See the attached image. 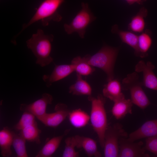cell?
I'll return each mask as SVG.
<instances>
[{"instance_id": "cell-1", "label": "cell", "mask_w": 157, "mask_h": 157, "mask_svg": "<svg viewBox=\"0 0 157 157\" xmlns=\"http://www.w3.org/2000/svg\"><path fill=\"white\" fill-rule=\"evenodd\" d=\"M53 39L52 34H46L43 30L38 29L37 32L26 41L27 47L31 50L36 58V63L42 67L53 61L50 54Z\"/></svg>"}, {"instance_id": "cell-2", "label": "cell", "mask_w": 157, "mask_h": 157, "mask_svg": "<svg viewBox=\"0 0 157 157\" xmlns=\"http://www.w3.org/2000/svg\"><path fill=\"white\" fill-rule=\"evenodd\" d=\"M104 97L99 94L96 97L92 95L88 97V100L91 104L90 120L93 128L98 136L100 145L103 148L105 133L108 126L104 106L106 99Z\"/></svg>"}, {"instance_id": "cell-3", "label": "cell", "mask_w": 157, "mask_h": 157, "mask_svg": "<svg viewBox=\"0 0 157 157\" xmlns=\"http://www.w3.org/2000/svg\"><path fill=\"white\" fill-rule=\"evenodd\" d=\"M119 50L117 48L104 45L93 56L87 55L85 57L90 65L105 73L108 82L114 79V65Z\"/></svg>"}, {"instance_id": "cell-4", "label": "cell", "mask_w": 157, "mask_h": 157, "mask_svg": "<svg viewBox=\"0 0 157 157\" xmlns=\"http://www.w3.org/2000/svg\"><path fill=\"white\" fill-rule=\"evenodd\" d=\"M65 0H44L29 21L22 26L21 31L17 34L18 36L25 29L33 24L41 21L44 26H47L51 21L59 22L62 18L58 10Z\"/></svg>"}, {"instance_id": "cell-5", "label": "cell", "mask_w": 157, "mask_h": 157, "mask_svg": "<svg viewBox=\"0 0 157 157\" xmlns=\"http://www.w3.org/2000/svg\"><path fill=\"white\" fill-rule=\"evenodd\" d=\"M143 86L142 81H140L139 76L135 72L128 74L122 80V89L129 90L133 104L143 110L150 102L142 88Z\"/></svg>"}, {"instance_id": "cell-6", "label": "cell", "mask_w": 157, "mask_h": 157, "mask_svg": "<svg viewBox=\"0 0 157 157\" xmlns=\"http://www.w3.org/2000/svg\"><path fill=\"white\" fill-rule=\"evenodd\" d=\"M122 125L117 123L108 126L104 137V154L105 157H118L119 141L122 138H128Z\"/></svg>"}, {"instance_id": "cell-7", "label": "cell", "mask_w": 157, "mask_h": 157, "mask_svg": "<svg viewBox=\"0 0 157 157\" xmlns=\"http://www.w3.org/2000/svg\"><path fill=\"white\" fill-rule=\"evenodd\" d=\"M88 3H82L81 8L69 24H65V31L69 35L76 32L81 38H83L86 29L96 19Z\"/></svg>"}, {"instance_id": "cell-8", "label": "cell", "mask_w": 157, "mask_h": 157, "mask_svg": "<svg viewBox=\"0 0 157 157\" xmlns=\"http://www.w3.org/2000/svg\"><path fill=\"white\" fill-rule=\"evenodd\" d=\"M127 138H122L119 141V157H148L150 155L145 153L146 150L142 147L143 143L140 141L135 142Z\"/></svg>"}, {"instance_id": "cell-9", "label": "cell", "mask_w": 157, "mask_h": 157, "mask_svg": "<svg viewBox=\"0 0 157 157\" xmlns=\"http://www.w3.org/2000/svg\"><path fill=\"white\" fill-rule=\"evenodd\" d=\"M55 112L46 113L38 119L46 126L56 128L68 117L70 111L67 105L62 103H58L55 108Z\"/></svg>"}, {"instance_id": "cell-10", "label": "cell", "mask_w": 157, "mask_h": 157, "mask_svg": "<svg viewBox=\"0 0 157 157\" xmlns=\"http://www.w3.org/2000/svg\"><path fill=\"white\" fill-rule=\"evenodd\" d=\"M53 98L51 95L46 93L42 95L40 99L29 104H21L20 106V110L31 113L38 119L46 113L47 105L52 104Z\"/></svg>"}, {"instance_id": "cell-11", "label": "cell", "mask_w": 157, "mask_h": 157, "mask_svg": "<svg viewBox=\"0 0 157 157\" xmlns=\"http://www.w3.org/2000/svg\"><path fill=\"white\" fill-rule=\"evenodd\" d=\"M155 68V66L151 62L148 61L146 63L141 60L135 66V70L137 73L142 72L144 86L157 91V77L153 71Z\"/></svg>"}, {"instance_id": "cell-12", "label": "cell", "mask_w": 157, "mask_h": 157, "mask_svg": "<svg viewBox=\"0 0 157 157\" xmlns=\"http://www.w3.org/2000/svg\"><path fill=\"white\" fill-rule=\"evenodd\" d=\"M75 72L73 65L72 64L56 65L50 75H44L42 79L47 87H50L53 83L63 79Z\"/></svg>"}, {"instance_id": "cell-13", "label": "cell", "mask_w": 157, "mask_h": 157, "mask_svg": "<svg viewBox=\"0 0 157 157\" xmlns=\"http://www.w3.org/2000/svg\"><path fill=\"white\" fill-rule=\"evenodd\" d=\"M157 136V119L145 122L137 130L131 133L128 139L131 141L144 138Z\"/></svg>"}, {"instance_id": "cell-14", "label": "cell", "mask_w": 157, "mask_h": 157, "mask_svg": "<svg viewBox=\"0 0 157 157\" xmlns=\"http://www.w3.org/2000/svg\"><path fill=\"white\" fill-rule=\"evenodd\" d=\"M111 31L113 33L117 34L123 42L127 44L132 48L134 50L135 55L139 57L138 35L136 33L130 31H129L120 30L118 25L116 24L112 26Z\"/></svg>"}, {"instance_id": "cell-15", "label": "cell", "mask_w": 157, "mask_h": 157, "mask_svg": "<svg viewBox=\"0 0 157 157\" xmlns=\"http://www.w3.org/2000/svg\"><path fill=\"white\" fill-rule=\"evenodd\" d=\"M76 140V148H83L88 157H100L101 153L98 151L96 142L90 138L75 135Z\"/></svg>"}, {"instance_id": "cell-16", "label": "cell", "mask_w": 157, "mask_h": 157, "mask_svg": "<svg viewBox=\"0 0 157 157\" xmlns=\"http://www.w3.org/2000/svg\"><path fill=\"white\" fill-rule=\"evenodd\" d=\"M15 133L8 127L3 128L0 131L1 154L3 157H9L12 154L11 147Z\"/></svg>"}, {"instance_id": "cell-17", "label": "cell", "mask_w": 157, "mask_h": 157, "mask_svg": "<svg viewBox=\"0 0 157 157\" xmlns=\"http://www.w3.org/2000/svg\"><path fill=\"white\" fill-rule=\"evenodd\" d=\"M122 89L120 82L116 79H113L104 85L102 91L103 96L114 102L125 98Z\"/></svg>"}, {"instance_id": "cell-18", "label": "cell", "mask_w": 157, "mask_h": 157, "mask_svg": "<svg viewBox=\"0 0 157 157\" xmlns=\"http://www.w3.org/2000/svg\"><path fill=\"white\" fill-rule=\"evenodd\" d=\"M148 14V10L144 7L140 8L137 13L133 16L129 24V30L136 33H140L144 31L145 27V18Z\"/></svg>"}, {"instance_id": "cell-19", "label": "cell", "mask_w": 157, "mask_h": 157, "mask_svg": "<svg viewBox=\"0 0 157 157\" xmlns=\"http://www.w3.org/2000/svg\"><path fill=\"white\" fill-rule=\"evenodd\" d=\"M114 103L111 112L116 119H122L127 114L132 113V107L133 104L131 99L124 98Z\"/></svg>"}, {"instance_id": "cell-20", "label": "cell", "mask_w": 157, "mask_h": 157, "mask_svg": "<svg viewBox=\"0 0 157 157\" xmlns=\"http://www.w3.org/2000/svg\"><path fill=\"white\" fill-rule=\"evenodd\" d=\"M67 130L62 135L54 137L45 144L36 155V157H51L57 150L63 138L69 132Z\"/></svg>"}, {"instance_id": "cell-21", "label": "cell", "mask_w": 157, "mask_h": 157, "mask_svg": "<svg viewBox=\"0 0 157 157\" xmlns=\"http://www.w3.org/2000/svg\"><path fill=\"white\" fill-rule=\"evenodd\" d=\"M68 117L71 125L76 128L85 126L90 120V116L80 108L70 111Z\"/></svg>"}, {"instance_id": "cell-22", "label": "cell", "mask_w": 157, "mask_h": 157, "mask_svg": "<svg viewBox=\"0 0 157 157\" xmlns=\"http://www.w3.org/2000/svg\"><path fill=\"white\" fill-rule=\"evenodd\" d=\"M75 83L69 88V92L76 95H92V89L89 83L83 79L81 75L76 74Z\"/></svg>"}, {"instance_id": "cell-23", "label": "cell", "mask_w": 157, "mask_h": 157, "mask_svg": "<svg viewBox=\"0 0 157 157\" xmlns=\"http://www.w3.org/2000/svg\"><path fill=\"white\" fill-rule=\"evenodd\" d=\"M71 64L73 65L76 74L81 75L91 74L95 70L94 67L88 63L85 56L81 57L78 56L74 58L72 60Z\"/></svg>"}, {"instance_id": "cell-24", "label": "cell", "mask_w": 157, "mask_h": 157, "mask_svg": "<svg viewBox=\"0 0 157 157\" xmlns=\"http://www.w3.org/2000/svg\"><path fill=\"white\" fill-rule=\"evenodd\" d=\"M151 33L149 30L146 29L138 35V46L139 57L144 58L148 56V51L152 44Z\"/></svg>"}, {"instance_id": "cell-25", "label": "cell", "mask_w": 157, "mask_h": 157, "mask_svg": "<svg viewBox=\"0 0 157 157\" xmlns=\"http://www.w3.org/2000/svg\"><path fill=\"white\" fill-rule=\"evenodd\" d=\"M41 132V130L38 128L36 122L20 130L19 134L28 141L40 144L41 143L40 135Z\"/></svg>"}, {"instance_id": "cell-26", "label": "cell", "mask_w": 157, "mask_h": 157, "mask_svg": "<svg viewBox=\"0 0 157 157\" xmlns=\"http://www.w3.org/2000/svg\"><path fill=\"white\" fill-rule=\"evenodd\" d=\"M26 140L19 135L15 133L12 145L17 157H28L26 147Z\"/></svg>"}, {"instance_id": "cell-27", "label": "cell", "mask_w": 157, "mask_h": 157, "mask_svg": "<svg viewBox=\"0 0 157 157\" xmlns=\"http://www.w3.org/2000/svg\"><path fill=\"white\" fill-rule=\"evenodd\" d=\"M65 146L63 153V157H78L79 154L75 150L76 146L75 136L67 138L65 140Z\"/></svg>"}, {"instance_id": "cell-28", "label": "cell", "mask_w": 157, "mask_h": 157, "mask_svg": "<svg viewBox=\"0 0 157 157\" xmlns=\"http://www.w3.org/2000/svg\"><path fill=\"white\" fill-rule=\"evenodd\" d=\"M35 116L31 113L24 111L19 121L14 126V129L20 131L24 128L36 122Z\"/></svg>"}, {"instance_id": "cell-29", "label": "cell", "mask_w": 157, "mask_h": 157, "mask_svg": "<svg viewBox=\"0 0 157 157\" xmlns=\"http://www.w3.org/2000/svg\"><path fill=\"white\" fill-rule=\"evenodd\" d=\"M144 148L157 156V136L147 138Z\"/></svg>"}, {"instance_id": "cell-30", "label": "cell", "mask_w": 157, "mask_h": 157, "mask_svg": "<svg viewBox=\"0 0 157 157\" xmlns=\"http://www.w3.org/2000/svg\"><path fill=\"white\" fill-rule=\"evenodd\" d=\"M129 5H131L135 3H137L139 5H142L143 2L142 0H125Z\"/></svg>"}, {"instance_id": "cell-31", "label": "cell", "mask_w": 157, "mask_h": 157, "mask_svg": "<svg viewBox=\"0 0 157 157\" xmlns=\"http://www.w3.org/2000/svg\"><path fill=\"white\" fill-rule=\"evenodd\" d=\"M142 1L144 3V2H145L147 0H142Z\"/></svg>"}]
</instances>
